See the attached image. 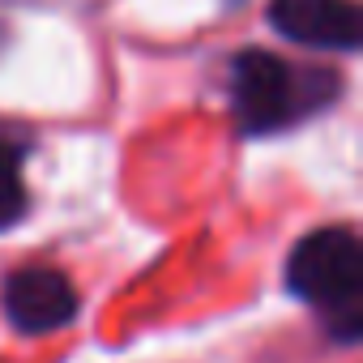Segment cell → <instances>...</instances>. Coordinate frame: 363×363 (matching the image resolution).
Instances as JSON below:
<instances>
[{"label": "cell", "instance_id": "3", "mask_svg": "<svg viewBox=\"0 0 363 363\" xmlns=\"http://www.w3.org/2000/svg\"><path fill=\"white\" fill-rule=\"evenodd\" d=\"M0 303L18 333H56L77 316V286L52 265H30L5 278Z\"/></svg>", "mask_w": 363, "mask_h": 363}, {"label": "cell", "instance_id": "1", "mask_svg": "<svg viewBox=\"0 0 363 363\" xmlns=\"http://www.w3.org/2000/svg\"><path fill=\"white\" fill-rule=\"evenodd\" d=\"M286 286L312 303L333 337L354 342L363 329V244L350 227H320L291 248Z\"/></svg>", "mask_w": 363, "mask_h": 363}, {"label": "cell", "instance_id": "5", "mask_svg": "<svg viewBox=\"0 0 363 363\" xmlns=\"http://www.w3.org/2000/svg\"><path fill=\"white\" fill-rule=\"evenodd\" d=\"M26 179H22V150L0 133V231H9L26 214Z\"/></svg>", "mask_w": 363, "mask_h": 363}, {"label": "cell", "instance_id": "2", "mask_svg": "<svg viewBox=\"0 0 363 363\" xmlns=\"http://www.w3.org/2000/svg\"><path fill=\"white\" fill-rule=\"evenodd\" d=\"M333 73L286 65L274 52H244L231 65V111L244 133H278L333 103Z\"/></svg>", "mask_w": 363, "mask_h": 363}, {"label": "cell", "instance_id": "4", "mask_svg": "<svg viewBox=\"0 0 363 363\" xmlns=\"http://www.w3.org/2000/svg\"><path fill=\"white\" fill-rule=\"evenodd\" d=\"M269 18L286 39L320 52H354L363 39L354 0H274Z\"/></svg>", "mask_w": 363, "mask_h": 363}]
</instances>
